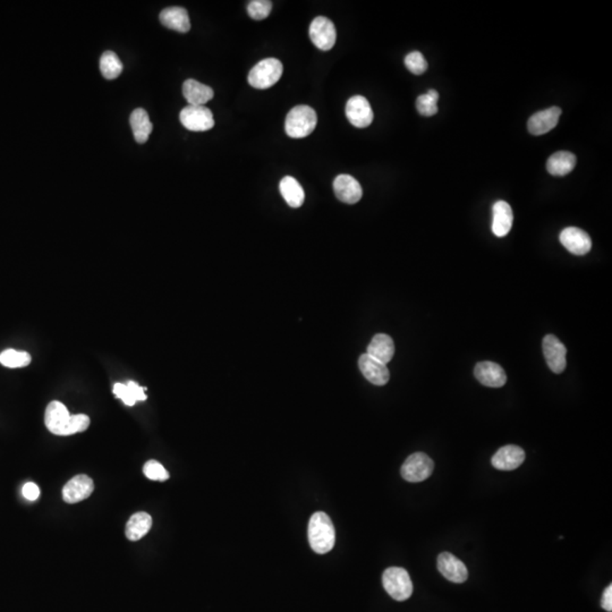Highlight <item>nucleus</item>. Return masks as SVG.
I'll return each mask as SVG.
<instances>
[{"mask_svg":"<svg viewBox=\"0 0 612 612\" xmlns=\"http://www.w3.org/2000/svg\"><path fill=\"white\" fill-rule=\"evenodd\" d=\"M45 423L52 435L65 437L86 431L90 418L86 414L71 415L63 403L54 401L47 406Z\"/></svg>","mask_w":612,"mask_h":612,"instance_id":"obj_1","label":"nucleus"},{"mask_svg":"<svg viewBox=\"0 0 612 612\" xmlns=\"http://www.w3.org/2000/svg\"><path fill=\"white\" fill-rule=\"evenodd\" d=\"M309 542L314 553L324 555L334 549L336 531L329 516L322 512H314L309 523Z\"/></svg>","mask_w":612,"mask_h":612,"instance_id":"obj_2","label":"nucleus"},{"mask_svg":"<svg viewBox=\"0 0 612 612\" xmlns=\"http://www.w3.org/2000/svg\"><path fill=\"white\" fill-rule=\"evenodd\" d=\"M318 117L314 109L309 106H296L288 112L285 123L289 138L303 139L314 131Z\"/></svg>","mask_w":612,"mask_h":612,"instance_id":"obj_3","label":"nucleus"},{"mask_svg":"<svg viewBox=\"0 0 612 612\" xmlns=\"http://www.w3.org/2000/svg\"><path fill=\"white\" fill-rule=\"evenodd\" d=\"M283 66L281 60L266 58L257 64L249 74V86L255 89H269L281 80Z\"/></svg>","mask_w":612,"mask_h":612,"instance_id":"obj_4","label":"nucleus"},{"mask_svg":"<svg viewBox=\"0 0 612 612\" xmlns=\"http://www.w3.org/2000/svg\"><path fill=\"white\" fill-rule=\"evenodd\" d=\"M382 584L387 593L396 601H405L413 593L412 579L406 570L401 567H390L384 570Z\"/></svg>","mask_w":612,"mask_h":612,"instance_id":"obj_5","label":"nucleus"},{"mask_svg":"<svg viewBox=\"0 0 612 612\" xmlns=\"http://www.w3.org/2000/svg\"><path fill=\"white\" fill-rule=\"evenodd\" d=\"M435 471V463L424 452H415L407 458L401 466V473L404 480L412 483L423 482L429 478Z\"/></svg>","mask_w":612,"mask_h":612,"instance_id":"obj_6","label":"nucleus"},{"mask_svg":"<svg viewBox=\"0 0 612 612\" xmlns=\"http://www.w3.org/2000/svg\"><path fill=\"white\" fill-rule=\"evenodd\" d=\"M180 123L191 132H206L215 126L213 114L206 106H189L180 112Z\"/></svg>","mask_w":612,"mask_h":612,"instance_id":"obj_7","label":"nucleus"},{"mask_svg":"<svg viewBox=\"0 0 612 612\" xmlns=\"http://www.w3.org/2000/svg\"><path fill=\"white\" fill-rule=\"evenodd\" d=\"M310 37L317 48L328 52L334 48L337 39L335 24L329 18L319 16L310 25Z\"/></svg>","mask_w":612,"mask_h":612,"instance_id":"obj_8","label":"nucleus"},{"mask_svg":"<svg viewBox=\"0 0 612 612\" xmlns=\"http://www.w3.org/2000/svg\"><path fill=\"white\" fill-rule=\"evenodd\" d=\"M346 116L349 123L358 129L370 126L375 117L371 105L362 95H354L347 101Z\"/></svg>","mask_w":612,"mask_h":612,"instance_id":"obj_9","label":"nucleus"},{"mask_svg":"<svg viewBox=\"0 0 612 612\" xmlns=\"http://www.w3.org/2000/svg\"><path fill=\"white\" fill-rule=\"evenodd\" d=\"M542 347H543L544 358L550 370L555 373L564 372L567 365V349L564 343H561L555 336L546 335L543 338Z\"/></svg>","mask_w":612,"mask_h":612,"instance_id":"obj_10","label":"nucleus"},{"mask_svg":"<svg viewBox=\"0 0 612 612\" xmlns=\"http://www.w3.org/2000/svg\"><path fill=\"white\" fill-rule=\"evenodd\" d=\"M95 490V483L88 475H76L64 486L63 499L67 504H78L86 500Z\"/></svg>","mask_w":612,"mask_h":612,"instance_id":"obj_11","label":"nucleus"},{"mask_svg":"<svg viewBox=\"0 0 612 612\" xmlns=\"http://www.w3.org/2000/svg\"><path fill=\"white\" fill-rule=\"evenodd\" d=\"M438 570L441 575L452 583H464L469 578V572L465 564L450 553L439 555Z\"/></svg>","mask_w":612,"mask_h":612,"instance_id":"obj_12","label":"nucleus"},{"mask_svg":"<svg viewBox=\"0 0 612 612\" xmlns=\"http://www.w3.org/2000/svg\"><path fill=\"white\" fill-rule=\"evenodd\" d=\"M360 372L363 373L366 380L375 386H384L390 379L389 370L386 364L375 360L369 354H363L358 360Z\"/></svg>","mask_w":612,"mask_h":612,"instance_id":"obj_13","label":"nucleus"},{"mask_svg":"<svg viewBox=\"0 0 612 612\" xmlns=\"http://www.w3.org/2000/svg\"><path fill=\"white\" fill-rule=\"evenodd\" d=\"M334 191L338 200L346 204H358L363 195L360 184L351 175L337 176L334 180Z\"/></svg>","mask_w":612,"mask_h":612,"instance_id":"obj_14","label":"nucleus"},{"mask_svg":"<svg viewBox=\"0 0 612 612\" xmlns=\"http://www.w3.org/2000/svg\"><path fill=\"white\" fill-rule=\"evenodd\" d=\"M475 378L480 384L490 388H500L507 382V375L499 364L493 362H480L474 369Z\"/></svg>","mask_w":612,"mask_h":612,"instance_id":"obj_15","label":"nucleus"},{"mask_svg":"<svg viewBox=\"0 0 612 612\" xmlns=\"http://www.w3.org/2000/svg\"><path fill=\"white\" fill-rule=\"evenodd\" d=\"M559 238H560V243L572 254H587L592 247V240L587 233L576 227H568L564 229Z\"/></svg>","mask_w":612,"mask_h":612,"instance_id":"obj_16","label":"nucleus"},{"mask_svg":"<svg viewBox=\"0 0 612 612\" xmlns=\"http://www.w3.org/2000/svg\"><path fill=\"white\" fill-rule=\"evenodd\" d=\"M561 109L551 107L542 112H536L529 118L527 129L533 135H543L555 129L560 118Z\"/></svg>","mask_w":612,"mask_h":612,"instance_id":"obj_17","label":"nucleus"},{"mask_svg":"<svg viewBox=\"0 0 612 612\" xmlns=\"http://www.w3.org/2000/svg\"><path fill=\"white\" fill-rule=\"evenodd\" d=\"M525 461V452L521 447L508 445L495 452L491 463L499 471H514Z\"/></svg>","mask_w":612,"mask_h":612,"instance_id":"obj_18","label":"nucleus"},{"mask_svg":"<svg viewBox=\"0 0 612 612\" xmlns=\"http://www.w3.org/2000/svg\"><path fill=\"white\" fill-rule=\"evenodd\" d=\"M161 24L168 29L180 33H187L191 30L189 13L183 7H168L160 13Z\"/></svg>","mask_w":612,"mask_h":612,"instance_id":"obj_19","label":"nucleus"},{"mask_svg":"<svg viewBox=\"0 0 612 612\" xmlns=\"http://www.w3.org/2000/svg\"><path fill=\"white\" fill-rule=\"evenodd\" d=\"M183 95L191 106H204L211 100L215 92L210 86L189 78L184 82Z\"/></svg>","mask_w":612,"mask_h":612,"instance_id":"obj_20","label":"nucleus"},{"mask_svg":"<svg viewBox=\"0 0 612 612\" xmlns=\"http://www.w3.org/2000/svg\"><path fill=\"white\" fill-rule=\"evenodd\" d=\"M514 215L510 204L498 201L493 206V232L498 237H505L512 229Z\"/></svg>","mask_w":612,"mask_h":612,"instance_id":"obj_21","label":"nucleus"},{"mask_svg":"<svg viewBox=\"0 0 612 612\" xmlns=\"http://www.w3.org/2000/svg\"><path fill=\"white\" fill-rule=\"evenodd\" d=\"M375 360H380L381 363L388 364L394 358L395 354V345L390 336L384 334H378L373 337L372 341L367 346V353Z\"/></svg>","mask_w":612,"mask_h":612,"instance_id":"obj_22","label":"nucleus"},{"mask_svg":"<svg viewBox=\"0 0 612 612\" xmlns=\"http://www.w3.org/2000/svg\"><path fill=\"white\" fill-rule=\"evenodd\" d=\"M576 166V157L568 151L555 152L546 163V169L553 176H566L572 172Z\"/></svg>","mask_w":612,"mask_h":612,"instance_id":"obj_23","label":"nucleus"},{"mask_svg":"<svg viewBox=\"0 0 612 612\" xmlns=\"http://www.w3.org/2000/svg\"><path fill=\"white\" fill-rule=\"evenodd\" d=\"M129 123L132 127L135 141L140 144L146 143L150 134H151L152 129H153L148 112L142 108L135 109L134 112L131 114Z\"/></svg>","mask_w":612,"mask_h":612,"instance_id":"obj_24","label":"nucleus"},{"mask_svg":"<svg viewBox=\"0 0 612 612\" xmlns=\"http://www.w3.org/2000/svg\"><path fill=\"white\" fill-rule=\"evenodd\" d=\"M151 527V516L148 512H136L127 522L125 534L129 541H139L148 534Z\"/></svg>","mask_w":612,"mask_h":612,"instance_id":"obj_25","label":"nucleus"},{"mask_svg":"<svg viewBox=\"0 0 612 612\" xmlns=\"http://www.w3.org/2000/svg\"><path fill=\"white\" fill-rule=\"evenodd\" d=\"M279 189L289 206L300 208L304 204L305 193L303 187H300V184L292 176H286L281 180Z\"/></svg>","mask_w":612,"mask_h":612,"instance_id":"obj_26","label":"nucleus"},{"mask_svg":"<svg viewBox=\"0 0 612 612\" xmlns=\"http://www.w3.org/2000/svg\"><path fill=\"white\" fill-rule=\"evenodd\" d=\"M123 63L114 52H103L100 58V71L103 78L114 80L123 72Z\"/></svg>","mask_w":612,"mask_h":612,"instance_id":"obj_27","label":"nucleus"},{"mask_svg":"<svg viewBox=\"0 0 612 612\" xmlns=\"http://www.w3.org/2000/svg\"><path fill=\"white\" fill-rule=\"evenodd\" d=\"M31 355L26 352H18L15 349H6L0 354V364L9 369L25 367L31 363Z\"/></svg>","mask_w":612,"mask_h":612,"instance_id":"obj_28","label":"nucleus"},{"mask_svg":"<svg viewBox=\"0 0 612 612\" xmlns=\"http://www.w3.org/2000/svg\"><path fill=\"white\" fill-rule=\"evenodd\" d=\"M438 99L439 93L435 90H430L426 95H420L416 99V109H418V112L422 116H426V117H430V116L437 114L438 112V106H437Z\"/></svg>","mask_w":612,"mask_h":612,"instance_id":"obj_29","label":"nucleus"},{"mask_svg":"<svg viewBox=\"0 0 612 612\" xmlns=\"http://www.w3.org/2000/svg\"><path fill=\"white\" fill-rule=\"evenodd\" d=\"M272 3L268 0H253L247 6V13L253 20H262L271 12Z\"/></svg>","mask_w":612,"mask_h":612,"instance_id":"obj_30","label":"nucleus"},{"mask_svg":"<svg viewBox=\"0 0 612 612\" xmlns=\"http://www.w3.org/2000/svg\"><path fill=\"white\" fill-rule=\"evenodd\" d=\"M405 65H406L409 72H412L415 75L424 74L428 69L426 59L420 52H413L407 54L405 57Z\"/></svg>","mask_w":612,"mask_h":612,"instance_id":"obj_31","label":"nucleus"},{"mask_svg":"<svg viewBox=\"0 0 612 612\" xmlns=\"http://www.w3.org/2000/svg\"><path fill=\"white\" fill-rule=\"evenodd\" d=\"M143 473L146 478L152 481L165 482L169 478V473L167 472L166 469L157 461H146L143 467Z\"/></svg>","mask_w":612,"mask_h":612,"instance_id":"obj_32","label":"nucleus"},{"mask_svg":"<svg viewBox=\"0 0 612 612\" xmlns=\"http://www.w3.org/2000/svg\"><path fill=\"white\" fill-rule=\"evenodd\" d=\"M114 394L117 396L119 399L126 404L127 406H133L136 403L135 398L133 397L132 392L129 390L127 384H116L114 386Z\"/></svg>","mask_w":612,"mask_h":612,"instance_id":"obj_33","label":"nucleus"},{"mask_svg":"<svg viewBox=\"0 0 612 612\" xmlns=\"http://www.w3.org/2000/svg\"><path fill=\"white\" fill-rule=\"evenodd\" d=\"M22 493H23L24 498L28 499V500L35 501L40 497V489L33 482H28V483L24 484Z\"/></svg>","mask_w":612,"mask_h":612,"instance_id":"obj_34","label":"nucleus"},{"mask_svg":"<svg viewBox=\"0 0 612 612\" xmlns=\"http://www.w3.org/2000/svg\"><path fill=\"white\" fill-rule=\"evenodd\" d=\"M127 387H129V390L132 392L133 397L135 398V401H143L146 399V388H142V387L139 386L136 382L134 381H129L127 382Z\"/></svg>","mask_w":612,"mask_h":612,"instance_id":"obj_35","label":"nucleus"},{"mask_svg":"<svg viewBox=\"0 0 612 612\" xmlns=\"http://www.w3.org/2000/svg\"><path fill=\"white\" fill-rule=\"evenodd\" d=\"M601 606L604 608L606 611L611 612L612 611V585L610 584L609 587H606L604 589V595H602V600H601Z\"/></svg>","mask_w":612,"mask_h":612,"instance_id":"obj_36","label":"nucleus"}]
</instances>
